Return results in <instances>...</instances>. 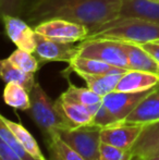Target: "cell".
<instances>
[{
  "mask_svg": "<svg viewBox=\"0 0 159 160\" xmlns=\"http://www.w3.org/2000/svg\"><path fill=\"white\" fill-rule=\"evenodd\" d=\"M30 95L32 106L28 111L33 121L44 134L46 141L50 139L59 130L67 128L55 101L51 100L39 83L36 82Z\"/></svg>",
  "mask_w": 159,
  "mask_h": 160,
  "instance_id": "3957f363",
  "label": "cell"
},
{
  "mask_svg": "<svg viewBox=\"0 0 159 160\" xmlns=\"http://www.w3.org/2000/svg\"><path fill=\"white\" fill-rule=\"evenodd\" d=\"M0 160H22L7 145L6 142L0 139Z\"/></svg>",
  "mask_w": 159,
  "mask_h": 160,
  "instance_id": "f1b7e54d",
  "label": "cell"
},
{
  "mask_svg": "<svg viewBox=\"0 0 159 160\" xmlns=\"http://www.w3.org/2000/svg\"><path fill=\"white\" fill-rule=\"evenodd\" d=\"M4 30L11 42L22 50L35 52L36 49V32L31 28V24L24 21L21 17L3 15Z\"/></svg>",
  "mask_w": 159,
  "mask_h": 160,
  "instance_id": "9c48e42d",
  "label": "cell"
},
{
  "mask_svg": "<svg viewBox=\"0 0 159 160\" xmlns=\"http://www.w3.org/2000/svg\"><path fill=\"white\" fill-rule=\"evenodd\" d=\"M60 98L69 102L79 103L83 106H92L102 101V97L88 87H77L69 82V87L64 93L60 95Z\"/></svg>",
  "mask_w": 159,
  "mask_h": 160,
  "instance_id": "7402d4cb",
  "label": "cell"
},
{
  "mask_svg": "<svg viewBox=\"0 0 159 160\" xmlns=\"http://www.w3.org/2000/svg\"><path fill=\"white\" fill-rule=\"evenodd\" d=\"M46 142L49 152L48 160H84L80 154H77L59 136L58 132Z\"/></svg>",
  "mask_w": 159,
  "mask_h": 160,
  "instance_id": "603a6c76",
  "label": "cell"
},
{
  "mask_svg": "<svg viewBox=\"0 0 159 160\" xmlns=\"http://www.w3.org/2000/svg\"><path fill=\"white\" fill-rule=\"evenodd\" d=\"M45 0H26L25 1V8H24V12H23V15H22V19L28 15L35 8L39 6L40 3H42Z\"/></svg>",
  "mask_w": 159,
  "mask_h": 160,
  "instance_id": "f546056e",
  "label": "cell"
},
{
  "mask_svg": "<svg viewBox=\"0 0 159 160\" xmlns=\"http://www.w3.org/2000/svg\"><path fill=\"white\" fill-rule=\"evenodd\" d=\"M151 1H154V2H159V0H151Z\"/></svg>",
  "mask_w": 159,
  "mask_h": 160,
  "instance_id": "d6a6232c",
  "label": "cell"
},
{
  "mask_svg": "<svg viewBox=\"0 0 159 160\" xmlns=\"http://www.w3.org/2000/svg\"><path fill=\"white\" fill-rule=\"evenodd\" d=\"M26 0H0V10L1 17L3 15H23Z\"/></svg>",
  "mask_w": 159,
  "mask_h": 160,
  "instance_id": "83f0119b",
  "label": "cell"
},
{
  "mask_svg": "<svg viewBox=\"0 0 159 160\" xmlns=\"http://www.w3.org/2000/svg\"><path fill=\"white\" fill-rule=\"evenodd\" d=\"M8 60L17 68L30 73H36L37 70L39 69L40 62L37 57H34L32 52L22 50L20 48L15 49L8 57Z\"/></svg>",
  "mask_w": 159,
  "mask_h": 160,
  "instance_id": "cb8c5ba5",
  "label": "cell"
},
{
  "mask_svg": "<svg viewBox=\"0 0 159 160\" xmlns=\"http://www.w3.org/2000/svg\"><path fill=\"white\" fill-rule=\"evenodd\" d=\"M69 69L75 73H87V74H123L127 71L122 68L113 67L91 58H84L77 56L69 63Z\"/></svg>",
  "mask_w": 159,
  "mask_h": 160,
  "instance_id": "e0dca14e",
  "label": "cell"
},
{
  "mask_svg": "<svg viewBox=\"0 0 159 160\" xmlns=\"http://www.w3.org/2000/svg\"><path fill=\"white\" fill-rule=\"evenodd\" d=\"M35 55L42 63L47 62H68L70 63L79 56L80 45L74 42H61L52 40L36 33Z\"/></svg>",
  "mask_w": 159,
  "mask_h": 160,
  "instance_id": "52a82bcc",
  "label": "cell"
},
{
  "mask_svg": "<svg viewBox=\"0 0 159 160\" xmlns=\"http://www.w3.org/2000/svg\"><path fill=\"white\" fill-rule=\"evenodd\" d=\"M120 123L119 121L116 119V117L111 113L108 110V108L104 105V102L102 103V106L99 107L98 111L94 114L93 121H92V125H96V127H99L102 128L112 127Z\"/></svg>",
  "mask_w": 159,
  "mask_h": 160,
  "instance_id": "4316f807",
  "label": "cell"
},
{
  "mask_svg": "<svg viewBox=\"0 0 159 160\" xmlns=\"http://www.w3.org/2000/svg\"><path fill=\"white\" fill-rule=\"evenodd\" d=\"M120 17L140 18L159 24V2L151 0H122Z\"/></svg>",
  "mask_w": 159,
  "mask_h": 160,
  "instance_id": "2e32d148",
  "label": "cell"
},
{
  "mask_svg": "<svg viewBox=\"0 0 159 160\" xmlns=\"http://www.w3.org/2000/svg\"><path fill=\"white\" fill-rule=\"evenodd\" d=\"M159 88V85L138 93H125V92H112L102 97V102L108 110L121 123L134 111L136 107L146 98L149 94Z\"/></svg>",
  "mask_w": 159,
  "mask_h": 160,
  "instance_id": "ba28073f",
  "label": "cell"
},
{
  "mask_svg": "<svg viewBox=\"0 0 159 160\" xmlns=\"http://www.w3.org/2000/svg\"><path fill=\"white\" fill-rule=\"evenodd\" d=\"M155 42H158V44H159V39L158 40H155Z\"/></svg>",
  "mask_w": 159,
  "mask_h": 160,
  "instance_id": "836d02e7",
  "label": "cell"
},
{
  "mask_svg": "<svg viewBox=\"0 0 159 160\" xmlns=\"http://www.w3.org/2000/svg\"><path fill=\"white\" fill-rule=\"evenodd\" d=\"M129 61L130 70L148 72L159 75V63L136 42H121Z\"/></svg>",
  "mask_w": 159,
  "mask_h": 160,
  "instance_id": "4fadbf2b",
  "label": "cell"
},
{
  "mask_svg": "<svg viewBox=\"0 0 159 160\" xmlns=\"http://www.w3.org/2000/svg\"><path fill=\"white\" fill-rule=\"evenodd\" d=\"M0 139L6 142L7 145H8L22 160H38L35 158L34 156H32V155L21 145V143L15 138V136L12 134L10 128L7 127V124L2 120H0Z\"/></svg>",
  "mask_w": 159,
  "mask_h": 160,
  "instance_id": "d4e9b609",
  "label": "cell"
},
{
  "mask_svg": "<svg viewBox=\"0 0 159 160\" xmlns=\"http://www.w3.org/2000/svg\"><path fill=\"white\" fill-rule=\"evenodd\" d=\"M0 120H2L7 124V127L10 128V131L12 132V134L15 136V138L21 143V145L30 152L32 156H34L36 159L38 160H48L45 158L44 154L40 150L38 144H37L36 139L34 138L32 134L26 130L21 123L14 122V121H11L9 119H7L6 117L1 116L0 117Z\"/></svg>",
  "mask_w": 159,
  "mask_h": 160,
  "instance_id": "ffe728a7",
  "label": "cell"
},
{
  "mask_svg": "<svg viewBox=\"0 0 159 160\" xmlns=\"http://www.w3.org/2000/svg\"><path fill=\"white\" fill-rule=\"evenodd\" d=\"M130 160H146V158L144 156H142V155L133 154L131 158H130Z\"/></svg>",
  "mask_w": 159,
  "mask_h": 160,
  "instance_id": "4dcf8cb0",
  "label": "cell"
},
{
  "mask_svg": "<svg viewBox=\"0 0 159 160\" xmlns=\"http://www.w3.org/2000/svg\"><path fill=\"white\" fill-rule=\"evenodd\" d=\"M3 99L8 106L23 111H28L32 106L30 92L17 83H7L3 92Z\"/></svg>",
  "mask_w": 159,
  "mask_h": 160,
  "instance_id": "44dd1931",
  "label": "cell"
},
{
  "mask_svg": "<svg viewBox=\"0 0 159 160\" xmlns=\"http://www.w3.org/2000/svg\"><path fill=\"white\" fill-rule=\"evenodd\" d=\"M146 160H159V156H152L146 158Z\"/></svg>",
  "mask_w": 159,
  "mask_h": 160,
  "instance_id": "1f68e13d",
  "label": "cell"
},
{
  "mask_svg": "<svg viewBox=\"0 0 159 160\" xmlns=\"http://www.w3.org/2000/svg\"><path fill=\"white\" fill-rule=\"evenodd\" d=\"M131 157V150L121 149L106 143L100 145V160H130Z\"/></svg>",
  "mask_w": 159,
  "mask_h": 160,
  "instance_id": "484cf974",
  "label": "cell"
},
{
  "mask_svg": "<svg viewBox=\"0 0 159 160\" xmlns=\"http://www.w3.org/2000/svg\"><path fill=\"white\" fill-rule=\"evenodd\" d=\"M159 120V88L149 94L123 122L145 125Z\"/></svg>",
  "mask_w": 159,
  "mask_h": 160,
  "instance_id": "5bb4252c",
  "label": "cell"
},
{
  "mask_svg": "<svg viewBox=\"0 0 159 160\" xmlns=\"http://www.w3.org/2000/svg\"><path fill=\"white\" fill-rule=\"evenodd\" d=\"M36 33L61 42H83L88 37L89 28L80 23L63 19L46 20L34 26Z\"/></svg>",
  "mask_w": 159,
  "mask_h": 160,
  "instance_id": "8992f818",
  "label": "cell"
},
{
  "mask_svg": "<svg viewBox=\"0 0 159 160\" xmlns=\"http://www.w3.org/2000/svg\"><path fill=\"white\" fill-rule=\"evenodd\" d=\"M87 38H107L136 44L155 42L159 39V24L140 18L119 17L92 28Z\"/></svg>",
  "mask_w": 159,
  "mask_h": 160,
  "instance_id": "7a4b0ae2",
  "label": "cell"
},
{
  "mask_svg": "<svg viewBox=\"0 0 159 160\" xmlns=\"http://www.w3.org/2000/svg\"><path fill=\"white\" fill-rule=\"evenodd\" d=\"M55 103L67 128H74L92 124L93 116L89 112L87 106L69 102L60 97L55 101Z\"/></svg>",
  "mask_w": 159,
  "mask_h": 160,
  "instance_id": "7c38bea8",
  "label": "cell"
},
{
  "mask_svg": "<svg viewBox=\"0 0 159 160\" xmlns=\"http://www.w3.org/2000/svg\"><path fill=\"white\" fill-rule=\"evenodd\" d=\"M131 152L132 155H142L145 158L159 156V120L143 125L142 132Z\"/></svg>",
  "mask_w": 159,
  "mask_h": 160,
  "instance_id": "9a60e30c",
  "label": "cell"
},
{
  "mask_svg": "<svg viewBox=\"0 0 159 160\" xmlns=\"http://www.w3.org/2000/svg\"><path fill=\"white\" fill-rule=\"evenodd\" d=\"M157 85H159V75L157 74L136 70H127L121 76L116 91L125 93H138L148 91Z\"/></svg>",
  "mask_w": 159,
  "mask_h": 160,
  "instance_id": "8fae6325",
  "label": "cell"
},
{
  "mask_svg": "<svg viewBox=\"0 0 159 160\" xmlns=\"http://www.w3.org/2000/svg\"><path fill=\"white\" fill-rule=\"evenodd\" d=\"M0 75H1L3 82L6 83H17V84L23 86L27 92H32L35 84V73L25 72L13 65L10 61L3 59L0 63Z\"/></svg>",
  "mask_w": 159,
  "mask_h": 160,
  "instance_id": "d6986e66",
  "label": "cell"
},
{
  "mask_svg": "<svg viewBox=\"0 0 159 160\" xmlns=\"http://www.w3.org/2000/svg\"><path fill=\"white\" fill-rule=\"evenodd\" d=\"M142 128L143 125L124 122L102 128V143L109 144L124 150H131L137 141Z\"/></svg>",
  "mask_w": 159,
  "mask_h": 160,
  "instance_id": "30bf717a",
  "label": "cell"
},
{
  "mask_svg": "<svg viewBox=\"0 0 159 160\" xmlns=\"http://www.w3.org/2000/svg\"><path fill=\"white\" fill-rule=\"evenodd\" d=\"M122 0H45L24 19L31 25L46 20L63 19L87 26H96L120 17Z\"/></svg>",
  "mask_w": 159,
  "mask_h": 160,
  "instance_id": "6da1fadb",
  "label": "cell"
},
{
  "mask_svg": "<svg viewBox=\"0 0 159 160\" xmlns=\"http://www.w3.org/2000/svg\"><path fill=\"white\" fill-rule=\"evenodd\" d=\"M80 57L106 62L113 67L130 70L125 50L120 40L107 38H87L80 42Z\"/></svg>",
  "mask_w": 159,
  "mask_h": 160,
  "instance_id": "5b68a950",
  "label": "cell"
},
{
  "mask_svg": "<svg viewBox=\"0 0 159 160\" xmlns=\"http://www.w3.org/2000/svg\"><path fill=\"white\" fill-rule=\"evenodd\" d=\"M77 74L84 81L89 89H92L102 97L115 92L121 76H122V74Z\"/></svg>",
  "mask_w": 159,
  "mask_h": 160,
  "instance_id": "ac0fdd59",
  "label": "cell"
},
{
  "mask_svg": "<svg viewBox=\"0 0 159 160\" xmlns=\"http://www.w3.org/2000/svg\"><path fill=\"white\" fill-rule=\"evenodd\" d=\"M100 133L102 128L92 124L58 131L59 136L84 160H100Z\"/></svg>",
  "mask_w": 159,
  "mask_h": 160,
  "instance_id": "277c9868",
  "label": "cell"
}]
</instances>
